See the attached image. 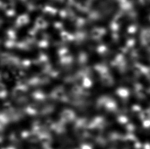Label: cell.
<instances>
[{
	"label": "cell",
	"mask_w": 150,
	"mask_h": 149,
	"mask_svg": "<svg viewBox=\"0 0 150 149\" xmlns=\"http://www.w3.org/2000/svg\"><path fill=\"white\" fill-rule=\"evenodd\" d=\"M6 95V91L4 85L0 84V98L5 97Z\"/></svg>",
	"instance_id": "obj_1"
},
{
	"label": "cell",
	"mask_w": 150,
	"mask_h": 149,
	"mask_svg": "<svg viewBox=\"0 0 150 149\" xmlns=\"http://www.w3.org/2000/svg\"><path fill=\"white\" fill-rule=\"evenodd\" d=\"M0 127H1V126H0Z\"/></svg>",
	"instance_id": "obj_2"
}]
</instances>
